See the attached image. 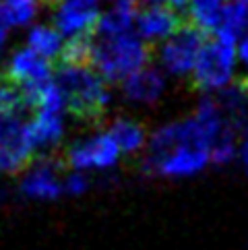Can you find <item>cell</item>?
Segmentation results:
<instances>
[{
  "mask_svg": "<svg viewBox=\"0 0 248 250\" xmlns=\"http://www.w3.org/2000/svg\"><path fill=\"white\" fill-rule=\"evenodd\" d=\"M209 40H211V33L201 29L190 17H186L182 27L162 46V62L165 70L172 75L192 73L201 50L205 48V43Z\"/></svg>",
  "mask_w": 248,
  "mask_h": 250,
  "instance_id": "3957f363",
  "label": "cell"
},
{
  "mask_svg": "<svg viewBox=\"0 0 248 250\" xmlns=\"http://www.w3.org/2000/svg\"><path fill=\"white\" fill-rule=\"evenodd\" d=\"M64 110L75 120L95 126L105 116L110 102L108 87L103 77L97 75L89 66H56V79Z\"/></svg>",
  "mask_w": 248,
  "mask_h": 250,
  "instance_id": "6da1fadb",
  "label": "cell"
},
{
  "mask_svg": "<svg viewBox=\"0 0 248 250\" xmlns=\"http://www.w3.org/2000/svg\"><path fill=\"white\" fill-rule=\"evenodd\" d=\"M120 149L116 145L108 132L103 135H93L89 139L77 141L73 143L64 153L66 167H75V169H89V167H110L118 162Z\"/></svg>",
  "mask_w": 248,
  "mask_h": 250,
  "instance_id": "8992f818",
  "label": "cell"
},
{
  "mask_svg": "<svg viewBox=\"0 0 248 250\" xmlns=\"http://www.w3.org/2000/svg\"><path fill=\"white\" fill-rule=\"evenodd\" d=\"M25 110L21 91L0 77V118L4 116H19Z\"/></svg>",
  "mask_w": 248,
  "mask_h": 250,
  "instance_id": "ac0fdd59",
  "label": "cell"
},
{
  "mask_svg": "<svg viewBox=\"0 0 248 250\" xmlns=\"http://www.w3.org/2000/svg\"><path fill=\"white\" fill-rule=\"evenodd\" d=\"M211 159L207 149L199 147H178L167 157H164L153 169V174H165V176H188L203 169Z\"/></svg>",
  "mask_w": 248,
  "mask_h": 250,
  "instance_id": "8fae6325",
  "label": "cell"
},
{
  "mask_svg": "<svg viewBox=\"0 0 248 250\" xmlns=\"http://www.w3.org/2000/svg\"><path fill=\"white\" fill-rule=\"evenodd\" d=\"M236 46L211 38L201 50L199 60L192 70V87L199 91L207 89H226L232 77Z\"/></svg>",
  "mask_w": 248,
  "mask_h": 250,
  "instance_id": "277c9868",
  "label": "cell"
},
{
  "mask_svg": "<svg viewBox=\"0 0 248 250\" xmlns=\"http://www.w3.org/2000/svg\"><path fill=\"white\" fill-rule=\"evenodd\" d=\"M238 56L242 58V62L248 64V31L240 38V42H238Z\"/></svg>",
  "mask_w": 248,
  "mask_h": 250,
  "instance_id": "ffe728a7",
  "label": "cell"
},
{
  "mask_svg": "<svg viewBox=\"0 0 248 250\" xmlns=\"http://www.w3.org/2000/svg\"><path fill=\"white\" fill-rule=\"evenodd\" d=\"M62 167H66L62 155L43 157L25 176V180L21 182V192L29 199H56L58 194L64 192V184H60L56 176Z\"/></svg>",
  "mask_w": 248,
  "mask_h": 250,
  "instance_id": "52a82bcc",
  "label": "cell"
},
{
  "mask_svg": "<svg viewBox=\"0 0 248 250\" xmlns=\"http://www.w3.org/2000/svg\"><path fill=\"white\" fill-rule=\"evenodd\" d=\"M35 149L27 137V122L21 116L0 118V169L6 174H19L33 164Z\"/></svg>",
  "mask_w": 248,
  "mask_h": 250,
  "instance_id": "5b68a950",
  "label": "cell"
},
{
  "mask_svg": "<svg viewBox=\"0 0 248 250\" xmlns=\"http://www.w3.org/2000/svg\"><path fill=\"white\" fill-rule=\"evenodd\" d=\"M139 2H145L147 8L149 6H170V0H139Z\"/></svg>",
  "mask_w": 248,
  "mask_h": 250,
  "instance_id": "603a6c76",
  "label": "cell"
},
{
  "mask_svg": "<svg viewBox=\"0 0 248 250\" xmlns=\"http://www.w3.org/2000/svg\"><path fill=\"white\" fill-rule=\"evenodd\" d=\"M27 137L35 151L56 145L62 137L60 114H35V118L27 122Z\"/></svg>",
  "mask_w": 248,
  "mask_h": 250,
  "instance_id": "4fadbf2b",
  "label": "cell"
},
{
  "mask_svg": "<svg viewBox=\"0 0 248 250\" xmlns=\"http://www.w3.org/2000/svg\"><path fill=\"white\" fill-rule=\"evenodd\" d=\"M114 6H139V0H112Z\"/></svg>",
  "mask_w": 248,
  "mask_h": 250,
  "instance_id": "cb8c5ba5",
  "label": "cell"
},
{
  "mask_svg": "<svg viewBox=\"0 0 248 250\" xmlns=\"http://www.w3.org/2000/svg\"><path fill=\"white\" fill-rule=\"evenodd\" d=\"M164 91V79L155 68H143L122 81V93L128 102L153 104Z\"/></svg>",
  "mask_w": 248,
  "mask_h": 250,
  "instance_id": "7c38bea8",
  "label": "cell"
},
{
  "mask_svg": "<svg viewBox=\"0 0 248 250\" xmlns=\"http://www.w3.org/2000/svg\"><path fill=\"white\" fill-rule=\"evenodd\" d=\"M64 2L79 4V6H91V8H95V2H97V0H62V4H64Z\"/></svg>",
  "mask_w": 248,
  "mask_h": 250,
  "instance_id": "7402d4cb",
  "label": "cell"
},
{
  "mask_svg": "<svg viewBox=\"0 0 248 250\" xmlns=\"http://www.w3.org/2000/svg\"><path fill=\"white\" fill-rule=\"evenodd\" d=\"M100 13L91 6H79L64 2L54 11V23L58 33H68L70 38L81 33H93L100 27Z\"/></svg>",
  "mask_w": 248,
  "mask_h": 250,
  "instance_id": "30bf717a",
  "label": "cell"
},
{
  "mask_svg": "<svg viewBox=\"0 0 248 250\" xmlns=\"http://www.w3.org/2000/svg\"><path fill=\"white\" fill-rule=\"evenodd\" d=\"M137 6H114L105 15H102L97 35L102 38H114V35H122L130 31V25L137 21Z\"/></svg>",
  "mask_w": 248,
  "mask_h": 250,
  "instance_id": "9a60e30c",
  "label": "cell"
},
{
  "mask_svg": "<svg viewBox=\"0 0 248 250\" xmlns=\"http://www.w3.org/2000/svg\"><path fill=\"white\" fill-rule=\"evenodd\" d=\"M244 2H246V4H248V0H244Z\"/></svg>",
  "mask_w": 248,
  "mask_h": 250,
  "instance_id": "4316f807",
  "label": "cell"
},
{
  "mask_svg": "<svg viewBox=\"0 0 248 250\" xmlns=\"http://www.w3.org/2000/svg\"><path fill=\"white\" fill-rule=\"evenodd\" d=\"M108 135L116 141L120 153H132L145 145L147 130L141 122L130 120V118H116L112 122Z\"/></svg>",
  "mask_w": 248,
  "mask_h": 250,
  "instance_id": "5bb4252c",
  "label": "cell"
},
{
  "mask_svg": "<svg viewBox=\"0 0 248 250\" xmlns=\"http://www.w3.org/2000/svg\"><path fill=\"white\" fill-rule=\"evenodd\" d=\"M87 188V178L83 174H70L64 180V192L68 194H81Z\"/></svg>",
  "mask_w": 248,
  "mask_h": 250,
  "instance_id": "d6986e66",
  "label": "cell"
},
{
  "mask_svg": "<svg viewBox=\"0 0 248 250\" xmlns=\"http://www.w3.org/2000/svg\"><path fill=\"white\" fill-rule=\"evenodd\" d=\"M4 38H6V31H0V48H2V43H4Z\"/></svg>",
  "mask_w": 248,
  "mask_h": 250,
  "instance_id": "484cf974",
  "label": "cell"
},
{
  "mask_svg": "<svg viewBox=\"0 0 248 250\" xmlns=\"http://www.w3.org/2000/svg\"><path fill=\"white\" fill-rule=\"evenodd\" d=\"M240 155H242V164H244V167L248 169V141H244V145H242V149H240Z\"/></svg>",
  "mask_w": 248,
  "mask_h": 250,
  "instance_id": "d4e9b609",
  "label": "cell"
},
{
  "mask_svg": "<svg viewBox=\"0 0 248 250\" xmlns=\"http://www.w3.org/2000/svg\"><path fill=\"white\" fill-rule=\"evenodd\" d=\"M27 43L33 52H38L41 58H56L60 56L62 52V42H60V33L56 29L48 27V25H35V27L29 29V35H27Z\"/></svg>",
  "mask_w": 248,
  "mask_h": 250,
  "instance_id": "2e32d148",
  "label": "cell"
},
{
  "mask_svg": "<svg viewBox=\"0 0 248 250\" xmlns=\"http://www.w3.org/2000/svg\"><path fill=\"white\" fill-rule=\"evenodd\" d=\"M186 17L178 11H174L170 6H149L145 11H141L137 17V35L141 40H157V38H172L178 31Z\"/></svg>",
  "mask_w": 248,
  "mask_h": 250,
  "instance_id": "9c48e42d",
  "label": "cell"
},
{
  "mask_svg": "<svg viewBox=\"0 0 248 250\" xmlns=\"http://www.w3.org/2000/svg\"><path fill=\"white\" fill-rule=\"evenodd\" d=\"M151 56L153 46L132 31L114 35V38L97 35L91 54V68L105 81L118 83L143 70Z\"/></svg>",
  "mask_w": 248,
  "mask_h": 250,
  "instance_id": "7a4b0ae2",
  "label": "cell"
},
{
  "mask_svg": "<svg viewBox=\"0 0 248 250\" xmlns=\"http://www.w3.org/2000/svg\"><path fill=\"white\" fill-rule=\"evenodd\" d=\"M41 0H2V15L6 25H25L29 23L35 13H38V4Z\"/></svg>",
  "mask_w": 248,
  "mask_h": 250,
  "instance_id": "e0dca14e",
  "label": "cell"
},
{
  "mask_svg": "<svg viewBox=\"0 0 248 250\" xmlns=\"http://www.w3.org/2000/svg\"><path fill=\"white\" fill-rule=\"evenodd\" d=\"M234 85L240 89V93L248 100V75L246 77H240V79H238V83H234Z\"/></svg>",
  "mask_w": 248,
  "mask_h": 250,
  "instance_id": "44dd1931",
  "label": "cell"
},
{
  "mask_svg": "<svg viewBox=\"0 0 248 250\" xmlns=\"http://www.w3.org/2000/svg\"><path fill=\"white\" fill-rule=\"evenodd\" d=\"M0 77L6 79L11 85L17 89L27 85V83H38V81H52V66L46 58H41L38 52L31 48H21L15 52L8 64L0 73Z\"/></svg>",
  "mask_w": 248,
  "mask_h": 250,
  "instance_id": "ba28073f",
  "label": "cell"
}]
</instances>
